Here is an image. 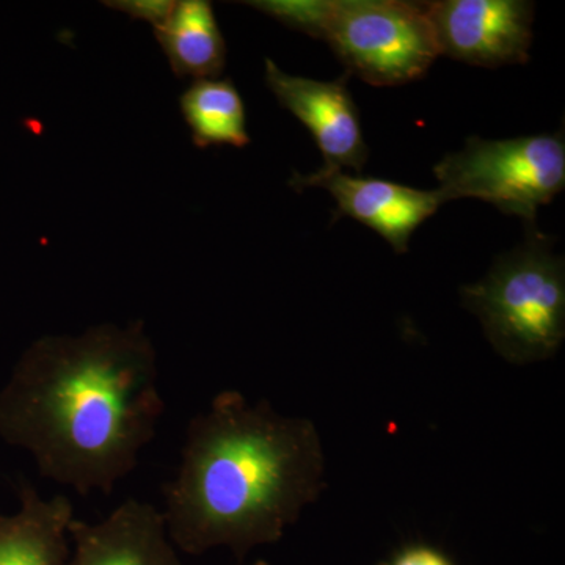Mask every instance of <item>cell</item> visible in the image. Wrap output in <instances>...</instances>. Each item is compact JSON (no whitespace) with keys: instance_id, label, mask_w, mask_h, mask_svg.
Instances as JSON below:
<instances>
[{"instance_id":"obj_1","label":"cell","mask_w":565,"mask_h":565,"mask_svg":"<svg viewBox=\"0 0 565 565\" xmlns=\"http://www.w3.org/2000/svg\"><path fill=\"white\" fill-rule=\"evenodd\" d=\"M166 412L143 322L99 323L33 341L0 390V438L40 476L109 494L136 470Z\"/></svg>"},{"instance_id":"obj_2","label":"cell","mask_w":565,"mask_h":565,"mask_svg":"<svg viewBox=\"0 0 565 565\" xmlns=\"http://www.w3.org/2000/svg\"><path fill=\"white\" fill-rule=\"evenodd\" d=\"M326 487V452L311 419L223 390L189 422L161 512L178 552L226 548L244 559L281 541Z\"/></svg>"},{"instance_id":"obj_3","label":"cell","mask_w":565,"mask_h":565,"mask_svg":"<svg viewBox=\"0 0 565 565\" xmlns=\"http://www.w3.org/2000/svg\"><path fill=\"white\" fill-rule=\"evenodd\" d=\"M460 296L505 362H545L563 345L564 259L537 232L522 247L500 256L481 281L463 286Z\"/></svg>"},{"instance_id":"obj_4","label":"cell","mask_w":565,"mask_h":565,"mask_svg":"<svg viewBox=\"0 0 565 565\" xmlns=\"http://www.w3.org/2000/svg\"><path fill=\"white\" fill-rule=\"evenodd\" d=\"M313 36L375 87L419 79L441 55L424 2L322 0Z\"/></svg>"},{"instance_id":"obj_5","label":"cell","mask_w":565,"mask_h":565,"mask_svg":"<svg viewBox=\"0 0 565 565\" xmlns=\"http://www.w3.org/2000/svg\"><path fill=\"white\" fill-rule=\"evenodd\" d=\"M434 174L445 203L478 199L534 223L537 211L564 191V136L471 137L462 151L445 156L434 167Z\"/></svg>"},{"instance_id":"obj_6","label":"cell","mask_w":565,"mask_h":565,"mask_svg":"<svg viewBox=\"0 0 565 565\" xmlns=\"http://www.w3.org/2000/svg\"><path fill=\"white\" fill-rule=\"evenodd\" d=\"M441 55L500 68L530 58L534 6L523 0L424 2Z\"/></svg>"},{"instance_id":"obj_7","label":"cell","mask_w":565,"mask_h":565,"mask_svg":"<svg viewBox=\"0 0 565 565\" xmlns=\"http://www.w3.org/2000/svg\"><path fill=\"white\" fill-rule=\"evenodd\" d=\"M267 87L294 117L310 129L323 156L321 172H360L367 161L359 109L343 81L291 76L266 58Z\"/></svg>"},{"instance_id":"obj_8","label":"cell","mask_w":565,"mask_h":565,"mask_svg":"<svg viewBox=\"0 0 565 565\" xmlns=\"http://www.w3.org/2000/svg\"><path fill=\"white\" fill-rule=\"evenodd\" d=\"M289 184L299 192L307 188L326 189L337 202L334 218L344 215L370 226L396 253L408 252L412 234L445 203L438 189L419 191L397 182L343 172L294 173Z\"/></svg>"},{"instance_id":"obj_9","label":"cell","mask_w":565,"mask_h":565,"mask_svg":"<svg viewBox=\"0 0 565 565\" xmlns=\"http://www.w3.org/2000/svg\"><path fill=\"white\" fill-rule=\"evenodd\" d=\"M68 565H184L161 509L128 498L90 523L74 519Z\"/></svg>"},{"instance_id":"obj_10","label":"cell","mask_w":565,"mask_h":565,"mask_svg":"<svg viewBox=\"0 0 565 565\" xmlns=\"http://www.w3.org/2000/svg\"><path fill=\"white\" fill-rule=\"evenodd\" d=\"M74 519L65 494L44 498L22 486L20 509L0 515V565H68Z\"/></svg>"},{"instance_id":"obj_11","label":"cell","mask_w":565,"mask_h":565,"mask_svg":"<svg viewBox=\"0 0 565 565\" xmlns=\"http://www.w3.org/2000/svg\"><path fill=\"white\" fill-rule=\"evenodd\" d=\"M174 76L217 79L226 63V44L207 0H181L154 28Z\"/></svg>"},{"instance_id":"obj_12","label":"cell","mask_w":565,"mask_h":565,"mask_svg":"<svg viewBox=\"0 0 565 565\" xmlns=\"http://www.w3.org/2000/svg\"><path fill=\"white\" fill-rule=\"evenodd\" d=\"M180 104L195 147L250 143L244 102L232 79L195 81L182 93Z\"/></svg>"},{"instance_id":"obj_13","label":"cell","mask_w":565,"mask_h":565,"mask_svg":"<svg viewBox=\"0 0 565 565\" xmlns=\"http://www.w3.org/2000/svg\"><path fill=\"white\" fill-rule=\"evenodd\" d=\"M104 6L122 11L132 20L150 22L154 29L170 17L177 2L174 0H114V2H104Z\"/></svg>"},{"instance_id":"obj_14","label":"cell","mask_w":565,"mask_h":565,"mask_svg":"<svg viewBox=\"0 0 565 565\" xmlns=\"http://www.w3.org/2000/svg\"><path fill=\"white\" fill-rule=\"evenodd\" d=\"M386 565H455L441 550L426 544L405 545Z\"/></svg>"},{"instance_id":"obj_15","label":"cell","mask_w":565,"mask_h":565,"mask_svg":"<svg viewBox=\"0 0 565 565\" xmlns=\"http://www.w3.org/2000/svg\"><path fill=\"white\" fill-rule=\"evenodd\" d=\"M252 565H273V564L267 563V561L259 559V561H256V563H253Z\"/></svg>"},{"instance_id":"obj_16","label":"cell","mask_w":565,"mask_h":565,"mask_svg":"<svg viewBox=\"0 0 565 565\" xmlns=\"http://www.w3.org/2000/svg\"><path fill=\"white\" fill-rule=\"evenodd\" d=\"M377 565H386V563H379Z\"/></svg>"}]
</instances>
